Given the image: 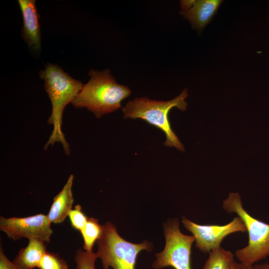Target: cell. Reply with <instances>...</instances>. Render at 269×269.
Instances as JSON below:
<instances>
[{
	"label": "cell",
	"mask_w": 269,
	"mask_h": 269,
	"mask_svg": "<svg viewBox=\"0 0 269 269\" xmlns=\"http://www.w3.org/2000/svg\"><path fill=\"white\" fill-rule=\"evenodd\" d=\"M39 76L44 80V87L52 104V113L48 123L53 126L44 149L56 142H60L68 155L70 153L69 145L61 129L63 113L66 106L77 97L83 84L71 77L59 66L50 63H47L45 70L39 71Z\"/></svg>",
	"instance_id": "obj_1"
},
{
	"label": "cell",
	"mask_w": 269,
	"mask_h": 269,
	"mask_svg": "<svg viewBox=\"0 0 269 269\" xmlns=\"http://www.w3.org/2000/svg\"><path fill=\"white\" fill-rule=\"evenodd\" d=\"M88 75L90 80L72 102L76 108H86L100 118L121 108V102L131 95V90L117 83L109 69H91Z\"/></svg>",
	"instance_id": "obj_2"
},
{
	"label": "cell",
	"mask_w": 269,
	"mask_h": 269,
	"mask_svg": "<svg viewBox=\"0 0 269 269\" xmlns=\"http://www.w3.org/2000/svg\"><path fill=\"white\" fill-rule=\"evenodd\" d=\"M187 96L188 90L185 89L177 97L167 101L152 100L147 97L136 98L129 101L123 108L124 117L145 120L164 133L166 136L165 146H173L184 151L183 144L171 129L168 114L174 107L182 111L186 110L187 103L185 99Z\"/></svg>",
	"instance_id": "obj_3"
},
{
	"label": "cell",
	"mask_w": 269,
	"mask_h": 269,
	"mask_svg": "<svg viewBox=\"0 0 269 269\" xmlns=\"http://www.w3.org/2000/svg\"><path fill=\"white\" fill-rule=\"evenodd\" d=\"M223 208L229 214H237L243 221L248 233V245L235 252L240 262L253 266L269 256V224L249 214L244 209L238 193H230L228 197L223 202Z\"/></svg>",
	"instance_id": "obj_4"
},
{
	"label": "cell",
	"mask_w": 269,
	"mask_h": 269,
	"mask_svg": "<svg viewBox=\"0 0 269 269\" xmlns=\"http://www.w3.org/2000/svg\"><path fill=\"white\" fill-rule=\"evenodd\" d=\"M97 245L96 254L101 260L104 269H109V267L114 269H135L139 253L142 250L150 251L152 248L147 241L134 244L124 240L110 222L103 225V232Z\"/></svg>",
	"instance_id": "obj_5"
},
{
	"label": "cell",
	"mask_w": 269,
	"mask_h": 269,
	"mask_svg": "<svg viewBox=\"0 0 269 269\" xmlns=\"http://www.w3.org/2000/svg\"><path fill=\"white\" fill-rule=\"evenodd\" d=\"M165 245L162 252L156 254L153 267L160 269L171 267L174 269H191L192 245L195 241L193 235H186L180 230L179 221L174 219L164 227Z\"/></svg>",
	"instance_id": "obj_6"
},
{
	"label": "cell",
	"mask_w": 269,
	"mask_h": 269,
	"mask_svg": "<svg viewBox=\"0 0 269 269\" xmlns=\"http://www.w3.org/2000/svg\"><path fill=\"white\" fill-rule=\"evenodd\" d=\"M182 222L194 237L196 248L203 253H209L221 247L224 239L232 233L246 232L245 224L238 216L223 225H200L185 217H182Z\"/></svg>",
	"instance_id": "obj_7"
},
{
	"label": "cell",
	"mask_w": 269,
	"mask_h": 269,
	"mask_svg": "<svg viewBox=\"0 0 269 269\" xmlns=\"http://www.w3.org/2000/svg\"><path fill=\"white\" fill-rule=\"evenodd\" d=\"M51 224L43 214L26 217H0V230L13 240L26 238L49 243L53 233Z\"/></svg>",
	"instance_id": "obj_8"
},
{
	"label": "cell",
	"mask_w": 269,
	"mask_h": 269,
	"mask_svg": "<svg viewBox=\"0 0 269 269\" xmlns=\"http://www.w3.org/2000/svg\"><path fill=\"white\" fill-rule=\"evenodd\" d=\"M22 18V38L29 47L36 51L41 46L40 15L35 5V0H18Z\"/></svg>",
	"instance_id": "obj_9"
},
{
	"label": "cell",
	"mask_w": 269,
	"mask_h": 269,
	"mask_svg": "<svg viewBox=\"0 0 269 269\" xmlns=\"http://www.w3.org/2000/svg\"><path fill=\"white\" fill-rule=\"evenodd\" d=\"M221 0H193L191 6L181 11V14L191 23L193 28L202 31L216 13Z\"/></svg>",
	"instance_id": "obj_10"
},
{
	"label": "cell",
	"mask_w": 269,
	"mask_h": 269,
	"mask_svg": "<svg viewBox=\"0 0 269 269\" xmlns=\"http://www.w3.org/2000/svg\"><path fill=\"white\" fill-rule=\"evenodd\" d=\"M73 180L74 176L71 174L61 191L53 198L51 206L46 215L51 223H63L72 209L74 203L72 191Z\"/></svg>",
	"instance_id": "obj_11"
},
{
	"label": "cell",
	"mask_w": 269,
	"mask_h": 269,
	"mask_svg": "<svg viewBox=\"0 0 269 269\" xmlns=\"http://www.w3.org/2000/svg\"><path fill=\"white\" fill-rule=\"evenodd\" d=\"M28 240L27 246L20 249L13 262L24 269L38 268L47 252L45 242L38 239Z\"/></svg>",
	"instance_id": "obj_12"
},
{
	"label": "cell",
	"mask_w": 269,
	"mask_h": 269,
	"mask_svg": "<svg viewBox=\"0 0 269 269\" xmlns=\"http://www.w3.org/2000/svg\"><path fill=\"white\" fill-rule=\"evenodd\" d=\"M234 261V254L221 247L209 253L203 269H231Z\"/></svg>",
	"instance_id": "obj_13"
},
{
	"label": "cell",
	"mask_w": 269,
	"mask_h": 269,
	"mask_svg": "<svg viewBox=\"0 0 269 269\" xmlns=\"http://www.w3.org/2000/svg\"><path fill=\"white\" fill-rule=\"evenodd\" d=\"M103 232V225L99 224L97 219L88 218L86 225L80 231L84 241V250L92 252L94 243L101 238Z\"/></svg>",
	"instance_id": "obj_14"
},
{
	"label": "cell",
	"mask_w": 269,
	"mask_h": 269,
	"mask_svg": "<svg viewBox=\"0 0 269 269\" xmlns=\"http://www.w3.org/2000/svg\"><path fill=\"white\" fill-rule=\"evenodd\" d=\"M97 258L96 253L78 249L74 256L76 269H95V261Z\"/></svg>",
	"instance_id": "obj_15"
},
{
	"label": "cell",
	"mask_w": 269,
	"mask_h": 269,
	"mask_svg": "<svg viewBox=\"0 0 269 269\" xmlns=\"http://www.w3.org/2000/svg\"><path fill=\"white\" fill-rule=\"evenodd\" d=\"M39 269H68L67 262L59 255L54 253L46 252L42 259Z\"/></svg>",
	"instance_id": "obj_16"
},
{
	"label": "cell",
	"mask_w": 269,
	"mask_h": 269,
	"mask_svg": "<svg viewBox=\"0 0 269 269\" xmlns=\"http://www.w3.org/2000/svg\"><path fill=\"white\" fill-rule=\"evenodd\" d=\"M68 217L72 227L76 230L81 231L88 221V217L82 211L81 205L75 206L68 213Z\"/></svg>",
	"instance_id": "obj_17"
},
{
	"label": "cell",
	"mask_w": 269,
	"mask_h": 269,
	"mask_svg": "<svg viewBox=\"0 0 269 269\" xmlns=\"http://www.w3.org/2000/svg\"><path fill=\"white\" fill-rule=\"evenodd\" d=\"M0 269H24L8 260L3 253L1 243L0 247Z\"/></svg>",
	"instance_id": "obj_18"
},
{
	"label": "cell",
	"mask_w": 269,
	"mask_h": 269,
	"mask_svg": "<svg viewBox=\"0 0 269 269\" xmlns=\"http://www.w3.org/2000/svg\"><path fill=\"white\" fill-rule=\"evenodd\" d=\"M231 269H253V266L243 263H238L234 261L232 264Z\"/></svg>",
	"instance_id": "obj_19"
},
{
	"label": "cell",
	"mask_w": 269,
	"mask_h": 269,
	"mask_svg": "<svg viewBox=\"0 0 269 269\" xmlns=\"http://www.w3.org/2000/svg\"><path fill=\"white\" fill-rule=\"evenodd\" d=\"M253 269H269V263L253 265Z\"/></svg>",
	"instance_id": "obj_20"
}]
</instances>
